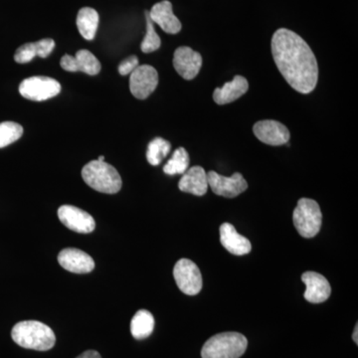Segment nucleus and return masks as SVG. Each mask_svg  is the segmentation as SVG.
I'll list each match as a JSON object with an SVG mask.
<instances>
[{
	"instance_id": "f257e3e1",
	"label": "nucleus",
	"mask_w": 358,
	"mask_h": 358,
	"mask_svg": "<svg viewBox=\"0 0 358 358\" xmlns=\"http://www.w3.org/2000/svg\"><path fill=\"white\" fill-rule=\"evenodd\" d=\"M273 58L289 86L301 94L312 93L319 79L315 54L300 35L280 28L272 38Z\"/></svg>"
},
{
	"instance_id": "f03ea898",
	"label": "nucleus",
	"mask_w": 358,
	"mask_h": 358,
	"mask_svg": "<svg viewBox=\"0 0 358 358\" xmlns=\"http://www.w3.org/2000/svg\"><path fill=\"white\" fill-rule=\"evenodd\" d=\"M11 338L16 345L27 350L47 352L54 348L56 336L50 327L37 320L18 322L11 331Z\"/></svg>"
},
{
	"instance_id": "7ed1b4c3",
	"label": "nucleus",
	"mask_w": 358,
	"mask_h": 358,
	"mask_svg": "<svg viewBox=\"0 0 358 358\" xmlns=\"http://www.w3.org/2000/svg\"><path fill=\"white\" fill-rule=\"evenodd\" d=\"M82 178L96 192L115 194L121 190L122 181L117 169L106 162L93 160L82 169Z\"/></svg>"
},
{
	"instance_id": "20e7f679",
	"label": "nucleus",
	"mask_w": 358,
	"mask_h": 358,
	"mask_svg": "<svg viewBox=\"0 0 358 358\" xmlns=\"http://www.w3.org/2000/svg\"><path fill=\"white\" fill-rule=\"evenodd\" d=\"M248 341L239 333H222L212 336L201 350L202 358H240L246 352Z\"/></svg>"
},
{
	"instance_id": "39448f33",
	"label": "nucleus",
	"mask_w": 358,
	"mask_h": 358,
	"mask_svg": "<svg viewBox=\"0 0 358 358\" xmlns=\"http://www.w3.org/2000/svg\"><path fill=\"white\" fill-rule=\"evenodd\" d=\"M294 227L301 237H315L322 228V214L320 205L315 200L301 199L294 210Z\"/></svg>"
},
{
	"instance_id": "423d86ee",
	"label": "nucleus",
	"mask_w": 358,
	"mask_h": 358,
	"mask_svg": "<svg viewBox=\"0 0 358 358\" xmlns=\"http://www.w3.org/2000/svg\"><path fill=\"white\" fill-rule=\"evenodd\" d=\"M61 85L53 78L35 76L21 82L20 93L23 98L34 102H43L59 95Z\"/></svg>"
},
{
	"instance_id": "0eeeda50",
	"label": "nucleus",
	"mask_w": 358,
	"mask_h": 358,
	"mask_svg": "<svg viewBox=\"0 0 358 358\" xmlns=\"http://www.w3.org/2000/svg\"><path fill=\"white\" fill-rule=\"evenodd\" d=\"M173 275L179 289L187 296H195L201 291V273L196 264L189 259H180L176 264Z\"/></svg>"
},
{
	"instance_id": "6e6552de",
	"label": "nucleus",
	"mask_w": 358,
	"mask_h": 358,
	"mask_svg": "<svg viewBox=\"0 0 358 358\" xmlns=\"http://www.w3.org/2000/svg\"><path fill=\"white\" fill-rule=\"evenodd\" d=\"M159 85L157 71L150 65H141L129 77V90L138 100H145L154 93Z\"/></svg>"
},
{
	"instance_id": "1a4fd4ad",
	"label": "nucleus",
	"mask_w": 358,
	"mask_h": 358,
	"mask_svg": "<svg viewBox=\"0 0 358 358\" xmlns=\"http://www.w3.org/2000/svg\"><path fill=\"white\" fill-rule=\"evenodd\" d=\"M207 179L212 192L226 199H234L248 188V183L241 173H236L230 178H226L215 171H209Z\"/></svg>"
},
{
	"instance_id": "9d476101",
	"label": "nucleus",
	"mask_w": 358,
	"mask_h": 358,
	"mask_svg": "<svg viewBox=\"0 0 358 358\" xmlns=\"http://www.w3.org/2000/svg\"><path fill=\"white\" fill-rule=\"evenodd\" d=\"M58 218L68 229L88 234L95 230V219L88 212L73 205H62L58 209Z\"/></svg>"
},
{
	"instance_id": "9b49d317",
	"label": "nucleus",
	"mask_w": 358,
	"mask_h": 358,
	"mask_svg": "<svg viewBox=\"0 0 358 358\" xmlns=\"http://www.w3.org/2000/svg\"><path fill=\"white\" fill-rule=\"evenodd\" d=\"M254 134L259 141L268 145H286L291 138L289 129L280 122L265 120L256 122L253 127Z\"/></svg>"
},
{
	"instance_id": "f8f14e48",
	"label": "nucleus",
	"mask_w": 358,
	"mask_h": 358,
	"mask_svg": "<svg viewBox=\"0 0 358 358\" xmlns=\"http://www.w3.org/2000/svg\"><path fill=\"white\" fill-rule=\"evenodd\" d=\"M173 66L183 79L192 80L199 75L202 66V57L199 52L190 47H179L174 52Z\"/></svg>"
},
{
	"instance_id": "ddd939ff",
	"label": "nucleus",
	"mask_w": 358,
	"mask_h": 358,
	"mask_svg": "<svg viewBox=\"0 0 358 358\" xmlns=\"http://www.w3.org/2000/svg\"><path fill=\"white\" fill-rule=\"evenodd\" d=\"M60 64L68 72H83L91 76H95L101 71L100 61L88 50L78 51L75 56L66 54L61 59Z\"/></svg>"
},
{
	"instance_id": "4468645a",
	"label": "nucleus",
	"mask_w": 358,
	"mask_h": 358,
	"mask_svg": "<svg viewBox=\"0 0 358 358\" xmlns=\"http://www.w3.org/2000/svg\"><path fill=\"white\" fill-rule=\"evenodd\" d=\"M58 262L65 268L75 274H88L95 268L93 258L82 250L66 248L59 253Z\"/></svg>"
},
{
	"instance_id": "2eb2a0df",
	"label": "nucleus",
	"mask_w": 358,
	"mask_h": 358,
	"mask_svg": "<svg viewBox=\"0 0 358 358\" xmlns=\"http://www.w3.org/2000/svg\"><path fill=\"white\" fill-rule=\"evenodd\" d=\"M301 281L306 285L303 296L312 303H320L331 296V287L326 277L315 272H306L301 275Z\"/></svg>"
},
{
	"instance_id": "dca6fc26",
	"label": "nucleus",
	"mask_w": 358,
	"mask_h": 358,
	"mask_svg": "<svg viewBox=\"0 0 358 358\" xmlns=\"http://www.w3.org/2000/svg\"><path fill=\"white\" fill-rule=\"evenodd\" d=\"M150 20L155 23L169 34H178L180 32L181 22L174 15L173 4L169 0H164L152 6V10L148 13Z\"/></svg>"
},
{
	"instance_id": "f3484780",
	"label": "nucleus",
	"mask_w": 358,
	"mask_h": 358,
	"mask_svg": "<svg viewBox=\"0 0 358 358\" xmlns=\"http://www.w3.org/2000/svg\"><path fill=\"white\" fill-rule=\"evenodd\" d=\"M220 242L224 248L233 255H247L252 250L251 242L246 237L240 235L230 223H223L221 225Z\"/></svg>"
},
{
	"instance_id": "a211bd4d",
	"label": "nucleus",
	"mask_w": 358,
	"mask_h": 358,
	"mask_svg": "<svg viewBox=\"0 0 358 358\" xmlns=\"http://www.w3.org/2000/svg\"><path fill=\"white\" fill-rule=\"evenodd\" d=\"M178 188L182 192L192 193L196 196H203L208 189V179L203 167L193 166L183 173L178 182Z\"/></svg>"
},
{
	"instance_id": "6ab92c4d",
	"label": "nucleus",
	"mask_w": 358,
	"mask_h": 358,
	"mask_svg": "<svg viewBox=\"0 0 358 358\" xmlns=\"http://www.w3.org/2000/svg\"><path fill=\"white\" fill-rule=\"evenodd\" d=\"M54 48L55 42L50 38L42 39L35 43H26L16 50L14 60L20 64H26L31 62L36 56L41 58L48 57Z\"/></svg>"
},
{
	"instance_id": "aec40b11",
	"label": "nucleus",
	"mask_w": 358,
	"mask_h": 358,
	"mask_svg": "<svg viewBox=\"0 0 358 358\" xmlns=\"http://www.w3.org/2000/svg\"><path fill=\"white\" fill-rule=\"evenodd\" d=\"M249 83L246 78L235 76L232 81L224 84L221 88L214 90L213 100L218 105H226L236 101L247 93Z\"/></svg>"
},
{
	"instance_id": "412c9836",
	"label": "nucleus",
	"mask_w": 358,
	"mask_h": 358,
	"mask_svg": "<svg viewBox=\"0 0 358 358\" xmlns=\"http://www.w3.org/2000/svg\"><path fill=\"white\" fill-rule=\"evenodd\" d=\"M99 14L91 7H84L80 9L77 15V27L80 34L86 40L95 38L99 27Z\"/></svg>"
},
{
	"instance_id": "4be33fe9",
	"label": "nucleus",
	"mask_w": 358,
	"mask_h": 358,
	"mask_svg": "<svg viewBox=\"0 0 358 358\" xmlns=\"http://www.w3.org/2000/svg\"><path fill=\"white\" fill-rule=\"evenodd\" d=\"M155 329V317L147 310H140L134 315L131 322V336L136 339H145Z\"/></svg>"
},
{
	"instance_id": "5701e85b",
	"label": "nucleus",
	"mask_w": 358,
	"mask_h": 358,
	"mask_svg": "<svg viewBox=\"0 0 358 358\" xmlns=\"http://www.w3.org/2000/svg\"><path fill=\"white\" fill-rule=\"evenodd\" d=\"M171 150L169 141L162 138H155L150 141L148 147L147 159L152 166H157L162 164Z\"/></svg>"
},
{
	"instance_id": "b1692460",
	"label": "nucleus",
	"mask_w": 358,
	"mask_h": 358,
	"mask_svg": "<svg viewBox=\"0 0 358 358\" xmlns=\"http://www.w3.org/2000/svg\"><path fill=\"white\" fill-rule=\"evenodd\" d=\"M189 166V155L186 152L185 148H178L173 152L171 159L167 162L164 167V173L169 176H176V174H183Z\"/></svg>"
},
{
	"instance_id": "393cba45",
	"label": "nucleus",
	"mask_w": 358,
	"mask_h": 358,
	"mask_svg": "<svg viewBox=\"0 0 358 358\" xmlns=\"http://www.w3.org/2000/svg\"><path fill=\"white\" fill-rule=\"evenodd\" d=\"M23 134L21 124L13 122H3L0 124V148L11 145L20 140Z\"/></svg>"
},
{
	"instance_id": "a878e982",
	"label": "nucleus",
	"mask_w": 358,
	"mask_h": 358,
	"mask_svg": "<svg viewBox=\"0 0 358 358\" xmlns=\"http://www.w3.org/2000/svg\"><path fill=\"white\" fill-rule=\"evenodd\" d=\"M145 18H147V34L141 42V49L143 53H152V52L159 50L162 40L159 34L155 29V23L150 20L148 11H145Z\"/></svg>"
},
{
	"instance_id": "bb28decb",
	"label": "nucleus",
	"mask_w": 358,
	"mask_h": 358,
	"mask_svg": "<svg viewBox=\"0 0 358 358\" xmlns=\"http://www.w3.org/2000/svg\"><path fill=\"white\" fill-rule=\"evenodd\" d=\"M138 66V58L136 55L129 56L119 65V73L122 76L131 75Z\"/></svg>"
},
{
	"instance_id": "cd10ccee",
	"label": "nucleus",
	"mask_w": 358,
	"mask_h": 358,
	"mask_svg": "<svg viewBox=\"0 0 358 358\" xmlns=\"http://www.w3.org/2000/svg\"><path fill=\"white\" fill-rule=\"evenodd\" d=\"M76 358H102V357L96 350H87V352L82 353V355H80Z\"/></svg>"
},
{
	"instance_id": "c85d7f7f",
	"label": "nucleus",
	"mask_w": 358,
	"mask_h": 358,
	"mask_svg": "<svg viewBox=\"0 0 358 358\" xmlns=\"http://www.w3.org/2000/svg\"><path fill=\"white\" fill-rule=\"evenodd\" d=\"M357 333H358V326L357 324V326H355V331H353V334H352V339H353V341H355V343H357V345L358 343Z\"/></svg>"
},
{
	"instance_id": "c756f323",
	"label": "nucleus",
	"mask_w": 358,
	"mask_h": 358,
	"mask_svg": "<svg viewBox=\"0 0 358 358\" xmlns=\"http://www.w3.org/2000/svg\"><path fill=\"white\" fill-rule=\"evenodd\" d=\"M98 162H105V157H103V155H101V157H98Z\"/></svg>"
}]
</instances>
